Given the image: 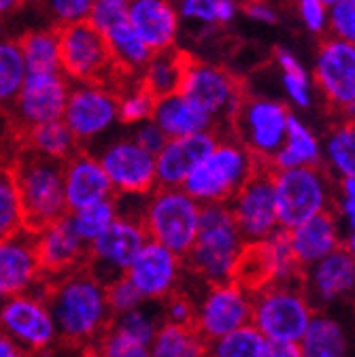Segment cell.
<instances>
[{"label":"cell","instance_id":"1","mask_svg":"<svg viewBox=\"0 0 355 357\" xmlns=\"http://www.w3.org/2000/svg\"><path fill=\"white\" fill-rule=\"evenodd\" d=\"M45 296L60 334V342L90 349L113 321L107 283L94 277L85 266L47 279Z\"/></svg>","mask_w":355,"mask_h":357},{"label":"cell","instance_id":"2","mask_svg":"<svg viewBox=\"0 0 355 357\" xmlns=\"http://www.w3.org/2000/svg\"><path fill=\"white\" fill-rule=\"evenodd\" d=\"M247 249L236 221L226 202H211L200 208L198 236L188 251L186 266L204 285L224 283L236 277L241 257Z\"/></svg>","mask_w":355,"mask_h":357},{"label":"cell","instance_id":"3","mask_svg":"<svg viewBox=\"0 0 355 357\" xmlns=\"http://www.w3.org/2000/svg\"><path fill=\"white\" fill-rule=\"evenodd\" d=\"M9 166L28 230L36 232L68 213L64 202V162L24 145Z\"/></svg>","mask_w":355,"mask_h":357},{"label":"cell","instance_id":"4","mask_svg":"<svg viewBox=\"0 0 355 357\" xmlns=\"http://www.w3.org/2000/svg\"><path fill=\"white\" fill-rule=\"evenodd\" d=\"M262 166V162L234 137H219L213 149L192 168L181 185L196 202H226Z\"/></svg>","mask_w":355,"mask_h":357},{"label":"cell","instance_id":"5","mask_svg":"<svg viewBox=\"0 0 355 357\" xmlns=\"http://www.w3.org/2000/svg\"><path fill=\"white\" fill-rule=\"evenodd\" d=\"M313 312L300 279L264 283L251 289V326L266 340L298 342Z\"/></svg>","mask_w":355,"mask_h":357},{"label":"cell","instance_id":"6","mask_svg":"<svg viewBox=\"0 0 355 357\" xmlns=\"http://www.w3.org/2000/svg\"><path fill=\"white\" fill-rule=\"evenodd\" d=\"M200 208L202 204L181 188H158L147 196L141 223L149 241L186 257L198 236Z\"/></svg>","mask_w":355,"mask_h":357},{"label":"cell","instance_id":"7","mask_svg":"<svg viewBox=\"0 0 355 357\" xmlns=\"http://www.w3.org/2000/svg\"><path fill=\"white\" fill-rule=\"evenodd\" d=\"M279 228L292 230L298 223L324 211H334L332 176L322 166L273 170Z\"/></svg>","mask_w":355,"mask_h":357},{"label":"cell","instance_id":"8","mask_svg":"<svg viewBox=\"0 0 355 357\" xmlns=\"http://www.w3.org/2000/svg\"><path fill=\"white\" fill-rule=\"evenodd\" d=\"M62 119L73 132L79 147L87 149L103 141L119 123L117 92L111 85L98 81L70 83Z\"/></svg>","mask_w":355,"mask_h":357},{"label":"cell","instance_id":"9","mask_svg":"<svg viewBox=\"0 0 355 357\" xmlns=\"http://www.w3.org/2000/svg\"><path fill=\"white\" fill-rule=\"evenodd\" d=\"M289 113V107L281 100L269 96H243L232 115L230 130L243 147L262 164H269L285 139Z\"/></svg>","mask_w":355,"mask_h":357},{"label":"cell","instance_id":"10","mask_svg":"<svg viewBox=\"0 0 355 357\" xmlns=\"http://www.w3.org/2000/svg\"><path fill=\"white\" fill-rule=\"evenodd\" d=\"M0 332L26 353L36 355L60 342V334L45 296V287L0 302Z\"/></svg>","mask_w":355,"mask_h":357},{"label":"cell","instance_id":"11","mask_svg":"<svg viewBox=\"0 0 355 357\" xmlns=\"http://www.w3.org/2000/svg\"><path fill=\"white\" fill-rule=\"evenodd\" d=\"M60 36V70L70 83L98 81L111 85L113 77H121L115 66L105 36L90 24L79 22L58 28Z\"/></svg>","mask_w":355,"mask_h":357},{"label":"cell","instance_id":"12","mask_svg":"<svg viewBox=\"0 0 355 357\" xmlns=\"http://www.w3.org/2000/svg\"><path fill=\"white\" fill-rule=\"evenodd\" d=\"M247 324H251V289L236 279L209 283L200 296L194 298L192 326L204 340L224 336Z\"/></svg>","mask_w":355,"mask_h":357},{"label":"cell","instance_id":"13","mask_svg":"<svg viewBox=\"0 0 355 357\" xmlns=\"http://www.w3.org/2000/svg\"><path fill=\"white\" fill-rule=\"evenodd\" d=\"M70 92V81L62 70H30L7 115L15 134L26 128L62 119Z\"/></svg>","mask_w":355,"mask_h":357},{"label":"cell","instance_id":"14","mask_svg":"<svg viewBox=\"0 0 355 357\" xmlns=\"http://www.w3.org/2000/svg\"><path fill=\"white\" fill-rule=\"evenodd\" d=\"M228 206L247 245L262 243L281 230L271 166L262 164L228 200Z\"/></svg>","mask_w":355,"mask_h":357},{"label":"cell","instance_id":"15","mask_svg":"<svg viewBox=\"0 0 355 357\" xmlns=\"http://www.w3.org/2000/svg\"><path fill=\"white\" fill-rule=\"evenodd\" d=\"M147 232L141 219L117 215L111 226L87 245V261L85 268L103 283H109L130 268L132 259L147 243Z\"/></svg>","mask_w":355,"mask_h":357},{"label":"cell","instance_id":"16","mask_svg":"<svg viewBox=\"0 0 355 357\" xmlns=\"http://www.w3.org/2000/svg\"><path fill=\"white\" fill-rule=\"evenodd\" d=\"M179 92L202 107L215 121L221 132V123L230 128L232 115L243 100L241 83L224 68L206 62L188 60Z\"/></svg>","mask_w":355,"mask_h":357},{"label":"cell","instance_id":"17","mask_svg":"<svg viewBox=\"0 0 355 357\" xmlns=\"http://www.w3.org/2000/svg\"><path fill=\"white\" fill-rule=\"evenodd\" d=\"M313 85L326 102L347 113L355 102V45L328 36L319 43L313 60Z\"/></svg>","mask_w":355,"mask_h":357},{"label":"cell","instance_id":"18","mask_svg":"<svg viewBox=\"0 0 355 357\" xmlns=\"http://www.w3.org/2000/svg\"><path fill=\"white\" fill-rule=\"evenodd\" d=\"M96 155L109 176L113 194L147 196L158 188L156 155L145 151L132 137H119L105 143Z\"/></svg>","mask_w":355,"mask_h":357},{"label":"cell","instance_id":"19","mask_svg":"<svg viewBox=\"0 0 355 357\" xmlns=\"http://www.w3.org/2000/svg\"><path fill=\"white\" fill-rule=\"evenodd\" d=\"M300 285L315 310H332L355 302V257L345 247L332 251L302 268Z\"/></svg>","mask_w":355,"mask_h":357},{"label":"cell","instance_id":"20","mask_svg":"<svg viewBox=\"0 0 355 357\" xmlns=\"http://www.w3.org/2000/svg\"><path fill=\"white\" fill-rule=\"evenodd\" d=\"M126 277L135 283L145 302H164L181 289L186 277V259L156 241H147L132 259Z\"/></svg>","mask_w":355,"mask_h":357},{"label":"cell","instance_id":"21","mask_svg":"<svg viewBox=\"0 0 355 357\" xmlns=\"http://www.w3.org/2000/svg\"><path fill=\"white\" fill-rule=\"evenodd\" d=\"M45 285L47 277L36 255L34 232L22 228L0 238V302Z\"/></svg>","mask_w":355,"mask_h":357},{"label":"cell","instance_id":"22","mask_svg":"<svg viewBox=\"0 0 355 357\" xmlns=\"http://www.w3.org/2000/svg\"><path fill=\"white\" fill-rule=\"evenodd\" d=\"M34 243L40 268L47 279L77 271L87 261V243L79 238L66 215L36 230Z\"/></svg>","mask_w":355,"mask_h":357},{"label":"cell","instance_id":"23","mask_svg":"<svg viewBox=\"0 0 355 357\" xmlns=\"http://www.w3.org/2000/svg\"><path fill=\"white\" fill-rule=\"evenodd\" d=\"M219 132H198L190 137L168 139L156 153V183L158 188H181L192 168L213 149Z\"/></svg>","mask_w":355,"mask_h":357},{"label":"cell","instance_id":"24","mask_svg":"<svg viewBox=\"0 0 355 357\" xmlns=\"http://www.w3.org/2000/svg\"><path fill=\"white\" fill-rule=\"evenodd\" d=\"M111 196H115L111 181L94 151L77 149L68 160H64L66 211H75Z\"/></svg>","mask_w":355,"mask_h":357},{"label":"cell","instance_id":"25","mask_svg":"<svg viewBox=\"0 0 355 357\" xmlns=\"http://www.w3.org/2000/svg\"><path fill=\"white\" fill-rule=\"evenodd\" d=\"M126 17L151 52H164L176 45L181 20L174 0H130Z\"/></svg>","mask_w":355,"mask_h":357},{"label":"cell","instance_id":"26","mask_svg":"<svg viewBox=\"0 0 355 357\" xmlns=\"http://www.w3.org/2000/svg\"><path fill=\"white\" fill-rule=\"evenodd\" d=\"M340 228H342V223L338 221L336 213L324 211L315 217H308L306 221L298 223L292 230H287L289 247H292L296 264L300 266V271L342 247Z\"/></svg>","mask_w":355,"mask_h":357},{"label":"cell","instance_id":"27","mask_svg":"<svg viewBox=\"0 0 355 357\" xmlns=\"http://www.w3.org/2000/svg\"><path fill=\"white\" fill-rule=\"evenodd\" d=\"M302 357H355L349 324L332 310H315L298 340Z\"/></svg>","mask_w":355,"mask_h":357},{"label":"cell","instance_id":"28","mask_svg":"<svg viewBox=\"0 0 355 357\" xmlns=\"http://www.w3.org/2000/svg\"><path fill=\"white\" fill-rule=\"evenodd\" d=\"M151 119L160 126V130L168 139L190 137V134L209 132V130L219 132L217 121L181 92H172L156 98Z\"/></svg>","mask_w":355,"mask_h":357},{"label":"cell","instance_id":"29","mask_svg":"<svg viewBox=\"0 0 355 357\" xmlns=\"http://www.w3.org/2000/svg\"><path fill=\"white\" fill-rule=\"evenodd\" d=\"M271 170L322 166V139L300 115L294 111L287 119V132L281 147L269 162Z\"/></svg>","mask_w":355,"mask_h":357},{"label":"cell","instance_id":"30","mask_svg":"<svg viewBox=\"0 0 355 357\" xmlns=\"http://www.w3.org/2000/svg\"><path fill=\"white\" fill-rule=\"evenodd\" d=\"M100 34L107 40L109 54H111L115 66L119 68V73L139 77V73L143 70V66L147 64V60L151 58L153 52L147 47V43L137 34V30L130 26L128 17L115 22L113 26H109Z\"/></svg>","mask_w":355,"mask_h":357},{"label":"cell","instance_id":"31","mask_svg":"<svg viewBox=\"0 0 355 357\" xmlns=\"http://www.w3.org/2000/svg\"><path fill=\"white\" fill-rule=\"evenodd\" d=\"M188 60H190L188 54L174 47L164 50V52H153L147 64L143 66V70L139 73V81L156 98L179 92Z\"/></svg>","mask_w":355,"mask_h":357},{"label":"cell","instance_id":"32","mask_svg":"<svg viewBox=\"0 0 355 357\" xmlns=\"http://www.w3.org/2000/svg\"><path fill=\"white\" fill-rule=\"evenodd\" d=\"M322 164L330 176L355 178V123L351 119L332 126L322 141Z\"/></svg>","mask_w":355,"mask_h":357},{"label":"cell","instance_id":"33","mask_svg":"<svg viewBox=\"0 0 355 357\" xmlns=\"http://www.w3.org/2000/svg\"><path fill=\"white\" fill-rule=\"evenodd\" d=\"M17 137L22 139V145L30 147L32 151L60 160V162L68 160L77 149H81L77 139L73 137V132L64 123V119L30 126L22 134H17Z\"/></svg>","mask_w":355,"mask_h":357},{"label":"cell","instance_id":"34","mask_svg":"<svg viewBox=\"0 0 355 357\" xmlns=\"http://www.w3.org/2000/svg\"><path fill=\"white\" fill-rule=\"evenodd\" d=\"M275 62L279 68V79H281V87H283L287 102L300 111L313 107V98H315L313 77H310L306 66L300 62V58L292 50L279 47L275 52Z\"/></svg>","mask_w":355,"mask_h":357},{"label":"cell","instance_id":"35","mask_svg":"<svg viewBox=\"0 0 355 357\" xmlns=\"http://www.w3.org/2000/svg\"><path fill=\"white\" fill-rule=\"evenodd\" d=\"M151 357H204L206 340L192 324L162 321L149 342Z\"/></svg>","mask_w":355,"mask_h":357},{"label":"cell","instance_id":"36","mask_svg":"<svg viewBox=\"0 0 355 357\" xmlns=\"http://www.w3.org/2000/svg\"><path fill=\"white\" fill-rule=\"evenodd\" d=\"M20 47L30 70H60V36L56 26H38L22 32Z\"/></svg>","mask_w":355,"mask_h":357},{"label":"cell","instance_id":"37","mask_svg":"<svg viewBox=\"0 0 355 357\" xmlns=\"http://www.w3.org/2000/svg\"><path fill=\"white\" fill-rule=\"evenodd\" d=\"M181 22L198 24L204 30L232 24L239 13V0H174Z\"/></svg>","mask_w":355,"mask_h":357},{"label":"cell","instance_id":"38","mask_svg":"<svg viewBox=\"0 0 355 357\" xmlns=\"http://www.w3.org/2000/svg\"><path fill=\"white\" fill-rule=\"evenodd\" d=\"M28 75L20 40L0 34V109L9 111Z\"/></svg>","mask_w":355,"mask_h":357},{"label":"cell","instance_id":"39","mask_svg":"<svg viewBox=\"0 0 355 357\" xmlns=\"http://www.w3.org/2000/svg\"><path fill=\"white\" fill-rule=\"evenodd\" d=\"M117 215H119V211H117L115 196L98 200V202H92V204H85L81 208H75V211L66 213L73 230L87 245H90L94 238H98L111 226V223L117 219Z\"/></svg>","mask_w":355,"mask_h":357},{"label":"cell","instance_id":"40","mask_svg":"<svg viewBox=\"0 0 355 357\" xmlns=\"http://www.w3.org/2000/svg\"><path fill=\"white\" fill-rule=\"evenodd\" d=\"M266 338L251 326L236 328L224 336L206 340L204 357H262Z\"/></svg>","mask_w":355,"mask_h":357},{"label":"cell","instance_id":"41","mask_svg":"<svg viewBox=\"0 0 355 357\" xmlns=\"http://www.w3.org/2000/svg\"><path fill=\"white\" fill-rule=\"evenodd\" d=\"M162 308L158 302H143L137 308L119 312V315H113L111 328H115L117 332L135 338L143 344H149L158 332V328L162 326Z\"/></svg>","mask_w":355,"mask_h":357},{"label":"cell","instance_id":"42","mask_svg":"<svg viewBox=\"0 0 355 357\" xmlns=\"http://www.w3.org/2000/svg\"><path fill=\"white\" fill-rule=\"evenodd\" d=\"M156 105V96L149 89L135 79L130 87H123V92H117V113H119V123L135 128L141 121L151 119Z\"/></svg>","mask_w":355,"mask_h":357},{"label":"cell","instance_id":"43","mask_svg":"<svg viewBox=\"0 0 355 357\" xmlns=\"http://www.w3.org/2000/svg\"><path fill=\"white\" fill-rule=\"evenodd\" d=\"M24 226L20 194L9 164H0V238H5Z\"/></svg>","mask_w":355,"mask_h":357},{"label":"cell","instance_id":"44","mask_svg":"<svg viewBox=\"0 0 355 357\" xmlns=\"http://www.w3.org/2000/svg\"><path fill=\"white\" fill-rule=\"evenodd\" d=\"M90 351H92V357H151L149 344H143L135 338H130L111 326L90 347Z\"/></svg>","mask_w":355,"mask_h":357},{"label":"cell","instance_id":"45","mask_svg":"<svg viewBox=\"0 0 355 357\" xmlns=\"http://www.w3.org/2000/svg\"><path fill=\"white\" fill-rule=\"evenodd\" d=\"M94 3L96 0H43L45 13L52 22V26H56V28L87 22Z\"/></svg>","mask_w":355,"mask_h":357},{"label":"cell","instance_id":"46","mask_svg":"<svg viewBox=\"0 0 355 357\" xmlns=\"http://www.w3.org/2000/svg\"><path fill=\"white\" fill-rule=\"evenodd\" d=\"M330 36L355 45V0H336L328 7V30Z\"/></svg>","mask_w":355,"mask_h":357},{"label":"cell","instance_id":"47","mask_svg":"<svg viewBox=\"0 0 355 357\" xmlns=\"http://www.w3.org/2000/svg\"><path fill=\"white\" fill-rule=\"evenodd\" d=\"M107 298H109V306L113 310V315L132 310L145 302L143 296L139 294V289L135 287V283H132L126 275L107 283Z\"/></svg>","mask_w":355,"mask_h":357},{"label":"cell","instance_id":"48","mask_svg":"<svg viewBox=\"0 0 355 357\" xmlns=\"http://www.w3.org/2000/svg\"><path fill=\"white\" fill-rule=\"evenodd\" d=\"M334 213L345 228H355V178H338L334 188Z\"/></svg>","mask_w":355,"mask_h":357},{"label":"cell","instance_id":"49","mask_svg":"<svg viewBox=\"0 0 355 357\" xmlns=\"http://www.w3.org/2000/svg\"><path fill=\"white\" fill-rule=\"evenodd\" d=\"M298 17L310 34H324L328 30V5L324 0H296Z\"/></svg>","mask_w":355,"mask_h":357},{"label":"cell","instance_id":"50","mask_svg":"<svg viewBox=\"0 0 355 357\" xmlns=\"http://www.w3.org/2000/svg\"><path fill=\"white\" fill-rule=\"evenodd\" d=\"M162 319L168 324H192L194 321V298L174 291L164 302H160Z\"/></svg>","mask_w":355,"mask_h":357},{"label":"cell","instance_id":"51","mask_svg":"<svg viewBox=\"0 0 355 357\" xmlns=\"http://www.w3.org/2000/svg\"><path fill=\"white\" fill-rule=\"evenodd\" d=\"M130 137L135 139L145 151H149V153H153V155H156V153L164 147V143L168 141V137L160 130V126H158L153 119H147V121L137 123L135 128H132V134H130Z\"/></svg>","mask_w":355,"mask_h":357},{"label":"cell","instance_id":"52","mask_svg":"<svg viewBox=\"0 0 355 357\" xmlns=\"http://www.w3.org/2000/svg\"><path fill=\"white\" fill-rule=\"evenodd\" d=\"M243 11L251 22H255L259 26H277L279 24V13L269 0H247Z\"/></svg>","mask_w":355,"mask_h":357},{"label":"cell","instance_id":"53","mask_svg":"<svg viewBox=\"0 0 355 357\" xmlns=\"http://www.w3.org/2000/svg\"><path fill=\"white\" fill-rule=\"evenodd\" d=\"M262 357H302L298 342H281V340H266Z\"/></svg>","mask_w":355,"mask_h":357},{"label":"cell","instance_id":"54","mask_svg":"<svg viewBox=\"0 0 355 357\" xmlns=\"http://www.w3.org/2000/svg\"><path fill=\"white\" fill-rule=\"evenodd\" d=\"M85 349H81V347H73V344H66V342H58L56 347H52V349H47V351H43V353H36V355H32V357H85V353H83Z\"/></svg>","mask_w":355,"mask_h":357},{"label":"cell","instance_id":"55","mask_svg":"<svg viewBox=\"0 0 355 357\" xmlns=\"http://www.w3.org/2000/svg\"><path fill=\"white\" fill-rule=\"evenodd\" d=\"M0 357H32L17 342H13L5 332H0Z\"/></svg>","mask_w":355,"mask_h":357},{"label":"cell","instance_id":"56","mask_svg":"<svg viewBox=\"0 0 355 357\" xmlns=\"http://www.w3.org/2000/svg\"><path fill=\"white\" fill-rule=\"evenodd\" d=\"M30 0H0V22L11 17L15 11H20Z\"/></svg>","mask_w":355,"mask_h":357},{"label":"cell","instance_id":"57","mask_svg":"<svg viewBox=\"0 0 355 357\" xmlns=\"http://www.w3.org/2000/svg\"><path fill=\"white\" fill-rule=\"evenodd\" d=\"M11 130H13V126H11V119H9L7 111L0 109V141H5L7 139V132H11Z\"/></svg>","mask_w":355,"mask_h":357},{"label":"cell","instance_id":"58","mask_svg":"<svg viewBox=\"0 0 355 357\" xmlns=\"http://www.w3.org/2000/svg\"><path fill=\"white\" fill-rule=\"evenodd\" d=\"M342 247L355 257V228L347 230V234H345V238H342Z\"/></svg>","mask_w":355,"mask_h":357},{"label":"cell","instance_id":"59","mask_svg":"<svg viewBox=\"0 0 355 357\" xmlns=\"http://www.w3.org/2000/svg\"><path fill=\"white\" fill-rule=\"evenodd\" d=\"M96 3H109V5H119V7H126L130 0H96Z\"/></svg>","mask_w":355,"mask_h":357},{"label":"cell","instance_id":"60","mask_svg":"<svg viewBox=\"0 0 355 357\" xmlns=\"http://www.w3.org/2000/svg\"><path fill=\"white\" fill-rule=\"evenodd\" d=\"M347 115H349V119H351V121L355 123V102H353V107H351V109L347 111Z\"/></svg>","mask_w":355,"mask_h":357},{"label":"cell","instance_id":"61","mask_svg":"<svg viewBox=\"0 0 355 357\" xmlns=\"http://www.w3.org/2000/svg\"><path fill=\"white\" fill-rule=\"evenodd\" d=\"M324 3H326V5L330 7V5H334V3H336V0H324Z\"/></svg>","mask_w":355,"mask_h":357}]
</instances>
